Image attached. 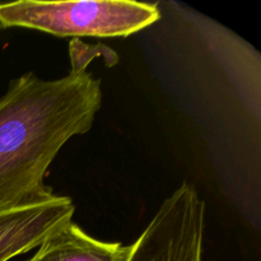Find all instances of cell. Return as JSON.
<instances>
[{
	"mask_svg": "<svg viewBox=\"0 0 261 261\" xmlns=\"http://www.w3.org/2000/svg\"><path fill=\"white\" fill-rule=\"evenodd\" d=\"M101 106V81L87 70L10 82L0 98V208L53 191L43 180L54 158L92 129Z\"/></svg>",
	"mask_w": 261,
	"mask_h": 261,
	"instance_id": "obj_1",
	"label": "cell"
},
{
	"mask_svg": "<svg viewBox=\"0 0 261 261\" xmlns=\"http://www.w3.org/2000/svg\"><path fill=\"white\" fill-rule=\"evenodd\" d=\"M160 19L157 3L132 0H20L0 4V28H28L59 37H127Z\"/></svg>",
	"mask_w": 261,
	"mask_h": 261,
	"instance_id": "obj_2",
	"label": "cell"
},
{
	"mask_svg": "<svg viewBox=\"0 0 261 261\" xmlns=\"http://www.w3.org/2000/svg\"><path fill=\"white\" fill-rule=\"evenodd\" d=\"M205 203L191 184L184 182L130 245L126 261H203Z\"/></svg>",
	"mask_w": 261,
	"mask_h": 261,
	"instance_id": "obj_3",
	"label": "cell"
},
{
	"mask_svg": "<svg viewBox=\"0 0 261 261\" xmlns=\"http://www.w3.org/2000/svg\"><path fill=\"white\" fill-rule=\"evenodd\" d=\"M75 205L54 191L0 208V261L40 246L43 240L73 221Z\"/></svg>",
	"mask_w": 261,
	"mask_h": 261,
	"instance_id": "obj_4",
	"label": "cell"
},
{
	"mask_svg": "<svg viewBox=\"0 0 261 261\" xmlns=\"http://www.w3.org/2000/svg\"><path fill=\"white\" fill-rule=\"evenodd\" d=\"M130 245L89 236L73 221L50 234L25 261H126Z\"/></svg>",
	"mask_w": 261,
	"mask_h": 261,
	"instance_id": "obj_5",
	"label": "cell"
}]
</instances>
